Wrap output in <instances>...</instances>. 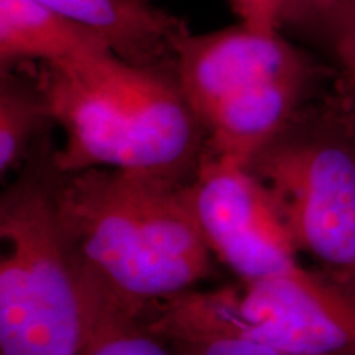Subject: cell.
<instances>
[{
  "label": "cell",
  "instance_id": "6da1fadb",
  "mask_svg": "<svg viewBox=\"0 0 355 355\" xmlns=\"http://www.w3.org/2000/svg\"><path fill=\"white\" fill-rule=\"evenodd\" d=\"M189 184L115 168H55L56 219L78 272L140 313L194 290L216 257Z\"/></svg>",
  "mask_w": 355,
  "mask_h": 355
},
{
  "label": "cell",
  "instance_id": "7a4b0ae2",
  "mask_svg": "<svg viewBox=\"0 0 355 355\" xmlns=\"http://www.w3.org/2000/svg\"><path fill=\"white\" fill-rule=\"evenodd\" d=\"M35 66L53 122L64 132L53 155L58 171L115 168L193 183L207 133L175 66H137L117 55Z\"/></svg>",
  "mask_w": 355,
  "mask_h": 355
},
{
  "label": "cell",
  "instance_id": "3957f363",
  "mask_svg": "<svg viewBox=\"0 0 355 355\" xmlns=\"http://www.w3.org/2000/svg\"><path fill=\"white\" fill-rule=\"evenodd\" d=\"M178 81L207 133L206 155L247 162L313 101L327 69L282 30L239 24L178 44Z\"/></svg>",
  "mask_w": 355,
  "mask_h": 355
},
{
  "label": "cell",
  "instance_id": "277c9868",
  "mask_svg": "<svg viewBox=\"0 0 355 355\" xmlns=\"http://www.w3.org/2000/svg\"><path fill=\"white\" fill-rule=\"evenodd\" d=\"M50 133L0 198V355H79L87 318L58 225Z\"/></svg>",
  "mask_w": 355,
  "mask_h": 355
},
{
  "label": "cell",
  "instance_id": "5b68a950",
  "mask_svg": "<svg viewBox=\"0 0 355 355\" xmlns=\"http://www.w3.org/2000/svg\"><path fill=\"white\" fill-rule=\"evenodd\" d=\"M245 166L270 193L298 254L355 285V128L334 89Z\"/></svg>",
  "mask_w": 355,
  "mask_h": 355
},
{
  "label": "cell",
  "instance_id": "8992f818",
  "mask_svg": "<svg viewBox=\"0 0 355 355\" xmlns=\"http://www.w3.org/2000/svg\"><path fill=\"white\" fill-rule=\"evenodd\" d=\"M145 319L162 339L225 332L295 355H355V285L303 263L241 286L191 290Z\"/></svg>",
  "mask_w": 355,
  "mask_h": 355
},
{
  "label": "cell",
  "instance_id": "52a82bcc",
  "mask_svg": "<svg viewBox=\"0 0 355 355\" xmlns=\"http://www.w3.org/2000/svg\"><path fill=\"white\" fill-rule=\"evenodd\" d=\"M189 199L212 255L241 283L278 277L300 265L272 196L245 165L204 157Z\"/></svg>",
  "mask_w": 355,
  "mask_h": 355
},
{
  "label": "cell",
  "instance_id": "ba28073f",
  "mask_svg": "<svg viewBox=\"0 0 355 355\" xmlns=\"http://www.w3.org/2000/svg\"><path fill=\"white\" fill-rule=\"evenodd\" d=\"M101 37L121 60L137 66H175L188 25L150 0H38Z\"/></svg>",
  "mask_w": 355,
  "mask_h": 355
},
{
  "label": "cell",
  "instance_id": "9c48e42d",
  "mask_svg": "<svg viewBox=\"0 0 355 355\" xmlns=\"http://www.w3.org/2000/svg\"><path fill=\"white\" fill-rule=\"evenodd\" d=\"M109 55L115 53L101 37L38 0H0V68L81 64Z\"/></svg>",
  "mask_w": 355,
  "mask_h": 355
},
{
  "label": "cell",
  "instance_id": "30bf717a",
  "mask_svg": "<svg viewBox=\"0 0 355 355\" xmlns=\"http://www.w3.org/2000/svg\"><path fill=\"white\" fill-rule=\"evenodd\" d=\"M53 119L35 63L0 68V175L20 171Z\"/></svg>",
  "mask_w": 355,
  "mask_h": 355
},
{
  "label": "cell",
  "instance_id": "8fae6325",
  "mask_svg": "<svg viewBox=\"0 0 355 355\" xmlns=\"http://www.w3.org/2000/svg\"><path fill=\"white\" fill-rule=\"evenodd\" d=\"M78 277L87 318L79 355H176L171 345L152 331L144 313L122 303L94 279L79 272Z\"/></svg>",
  "mask_w": 355,
  "mask_h": 355
},
{
  "label": "cell",
  "instance_id": "7c38bea8",
  "mask_svg": "<svg viewBox=\"0 0 355 355\" xmlns=\"http://www.w3.org/2000/svg\"><path fill=\"white\" fill-rule=\"evenodd\" d=\"M354 3L355 0H283L279 30L286 28L324 43L334 25Z\"/></svg>",
  "mask_w": 355,
  "mask_h": 355
},
{
  "label": "cell",
  "instance_id": "4fadbf2b",
  "mask_svg": "<svg viewBox=\"0 0 355 355\" xmlns=\"http://www.w3.org/2000/svg\"><path fill=\"white\" fill-rule=\"evenodd\" d=\"M165 340L176 355H295L225 332H183Z\"/></svg>",
  "mask_w": 355,
  "mask_h": 355
},
{
  "label": "cell",
  "instance_id": "5bb4252c",
  "mask_svg": "<svg viewBox=\"0 0 355 355\" xmlns=\"http://www.w3.org/2000/svg\"><path fill=\"white\" fill-rule=\"evenodd\" d=\"M324 44L336 64V83L355 84V3L334 25Z\"/></svg>",
  "mask_w": 355,
  "mask_h": 355
},
{
  "label": "cell",
  "instance_id": "9a60e30c",
  "mask_svg": "<svg viewBox=\"0 0 355 355\" xmlns=\"http://www.w3.org/2000/svg\"><path fill=\"white\" fill-rule=\"evenodd\" d=\"M283 0H230L241 24L255 30H279V8Z\"/></svg>",
  "mask_w": 355,
  "mask_h": 355
},
{
  "label": "cell",
  "instance_id": "2e32d148",
  "mask_svg": "<svg viewBox=\"0 0 355 355\" xmlns=\"http://www.w3.org/2000/svg\"><path fill=\"white\" fill-rule=\"evenodd\" d=\"M332 89H334L345 115H347L350 123L355 128V84H339L334 81Z\"/></svg>",
  "mask_w": 355,
  "mask_h": 355
}]
</instances>
